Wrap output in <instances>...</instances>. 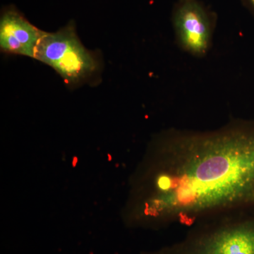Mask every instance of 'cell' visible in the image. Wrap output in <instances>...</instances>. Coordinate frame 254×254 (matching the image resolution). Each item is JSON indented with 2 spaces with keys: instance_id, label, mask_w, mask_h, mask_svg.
I'll return each instance as SVG.
<instances>
[{
  "instance_id": "cell-4",
  "label": "cell",
  "mask_w": 254,
  "mask_h": 254,
  "mask_svg": "<svg viewBox=\"0 0 254 254\" xmlns=\"http://www.w3.org/2000/svg\"><path fill=\"white\" fill-rule=\"evenodd\" d=\"M217 16L200 0H177L172 23L178 46L195 58L208 54L212 46Z\"/></svg>"
},
{
  "instance_id": "cell-2",
  "label": "cell",
  "mask_w": 254,
  "mask_h": 254,
  "mask_svg": "<svg viewBox=\"0 0 254 254\" xmlns=\"http://www.w3.org/2000/svg\"><path fill=\"white\" fill-rule=\"evenodd\" d=\"M247 211L203 219L181 240L145 254H254V216Z\"/></svg>"
},
{
  "instance_id": "cell-5",
  "label": "cell",
  "mask_w": 254,
  "mask_h": 254,
  "mask_svg": "<svg viewBox=\"0 0 254 254\" xmlns=\"http://www.w3.org/2000/svg\"><path fill=\"white\" fill-rule=\"evenodd\" d=\"M45 32L32 24L14 6L3 10L0 18V49L7 54L35 59Z\"/></svg>"
},
{
  "instance_id": "cell-1",
  "label": "cell",
  "mask_w": 254,
  "mask_h": 254,
  "mask_svg": "<svg viewBox=\"0 0 254 254\" xmlns=\"http://www.w3.org/2000/svg\"><path fill=\"white\" fill-rule=\"evenodd\" d=\"M254 209V123L208 131L172 128L155 137L137 173L128 220L137 226L191 227Z\"/></svg>"
},
{
  "instance_id": "cell-3",
  "label": "cell",
  "mask_w": 254,
  "mask_h": 254,
  "mask_svg": "<svg viewBox=\"0 0 254 254\" xmlns=\"http://www.w3.org/2000/svg\"><path fill=\"white\" fill-rule=\"evenodd\" d=\"M35 59L53 68L70 86L88 83L99 73V57L86 49L73 22L42 37Z\"/></svg>"
},
{
  "instance_id": "cell-6",
  "label": "cell",
  "mask_w": 254,
  "mask_h": 254,
  "mask_svg": "<svg viewBox=\"0 0 254 254\" xmlns=\"http://www.w3.org/2000/svg\"><path fill=\"white\" fill-rule=\"evenodd\" d=\"M244 4L254 14V0H242Z\"/></svg>"
}]
</instances>
